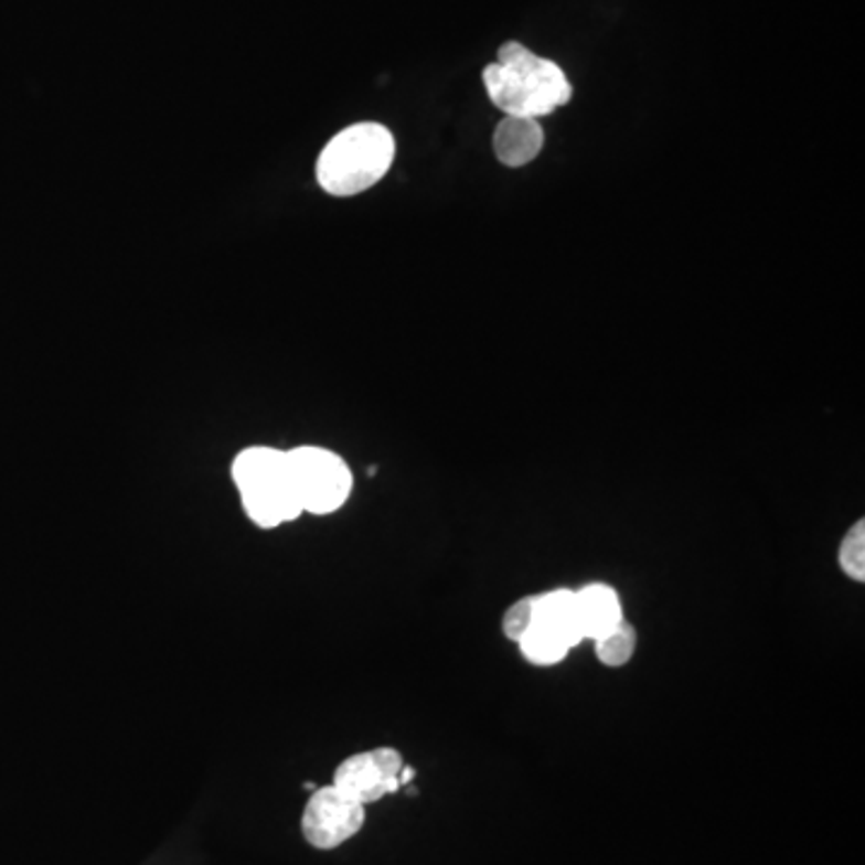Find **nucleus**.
I'll use <instances>...</instances> for the list:
<instances>
[{
    "label": "nucleus",
    "instance_id": "obj_10",
    "mask_svg": "<svg viewBox=\"0 0 865 865\" xmlns=\"http://www.w3.org/2000/svg\"><path fill=\"white\" fill-rule=\"evenodd\" d=\"M517 644L524 659L536 666H556L573 649L560 634L538 623H532V628L524 632V638Z\"/></svg>",
    "mask_w": 865,
    "mask_h": 865
},
{
    "label": "nucleus",
    "instance_id": "obj_6",
    "mask_svg": "<svg viewBox=\"0 0 865 865\" xmlns=\"http://www.w3.org/2000/svg\"><path fill=\"white\" fill-rule=\"evenodd\" d=\"M404 767V757L397 748L381 746L371 750H361L349 755L346 760L337 765L332 783L342 789L351 799L361 805H373L402 791L399 772Z\"/></svg>",
    "mask_w": 865,
    "mask_h": 865
},
{
    "label": "nucleus",
    "instance_id": "obj_8",
    "mask_svg": "<svg viewBox=\"0 0 865 865\" xmlns=\"http://www.w3.org/2000/svg\"><path fill=\"white\" fill-rule=\"evenodd\" d=\"M579 620H583L585 638L597 640L608 630H613L623 616V604H620L618 591L604 583H594L575 591Z\"/></svg>",
    "mask_w": 865,
    "mask_h": 865
},
{
    "label": "nucleus",
    "instance_id": "obj_9",
    "mask_svg": "<svg viewBox=\"0 0 865 865\" xmlns=\"http://www.w3.org/2000/svg\"><path fill=\"white\" fill-rule=\"evenodd\" d=\"M534 623L560 634L570 647L587 640L573 589H553L534 597Z\"/></svg>",
    "mask_w": 865,
    "mask_h": 865
},
{
    "label": "nucleus",
    "instance_id": "obj_7",
    "mask_svg": "<svg viewBox=\"0 0 865 865\" xmlns=\"http://www.w3.org/2000/svg\"><path fill=\"white\" fill-rule=\"evenodd\" d=\"M544 150V128L536 118L524 116H503L493 132V152L500 164L520 169Z\"/></svg>",
    "mask_w": 865,
    "mask_h": 865
},
{
    "label": "nucleus",
    "instance_id": "obj_3",
    "mask_svg": "<svg viewBox=\"0 0 865 865\" xmlns=\"http://www.w3.org/2000/svg\"><path fill=\"white\" fill-rule=\"evenodd\" d=\"M232 479L243 512L258 530H279L303 515L287 450L273 445L243 448L232 462Z\"/></svg>",
    "mask_w": 865,
    "mask_h": 865
},
{
    "label": "nucleus",
    "instance_id": "obj_2",
    "mask_svg": "<svg viewBox=\"0 0 865 865\" xmlns=\"http://www.w3.org/2000/svg\"><path fill=\"white\" fill-rule=\"evenodd\" d=\"M397 142L381 124H354L340 130L322 147L316 164L320 188L334 197L371 191L395 164Z\"/></svg>",
    "mask_w": 865,
    "mask_h": 865
},
{
    "label": "nucleus",
    "instance_id": "obj_1",
    "mask_svg": "<svg viewBox=\"0 0 865 865\" xmlns=\"http://www.w3.org/2000/svg\"><path fill=\"white\" fill-rule=\"evenodd\" d=\"M483 87L505 116L536 120L573 99V85L563 67L520 42H505L498 49L495 63L483 67Z\"/></svg>",
    "mask_w": 865,
    "mask_h": 865
},
{
    "label": "nucleus",
    "instance_id": "obj_5",
    "mask_svg": "<svg viewBox=\"0 0 865 865\" xmlns=\"http://www.w3.org/2000/svg\"><path fill=\"white\" fill-rule=\"evenodd\" d=\"M366 805L351 799L334 783L310 791L301 813V834L310 848L334 851L363 830Z\"/></svg>",
    "mask_w": 865,
    "mask_h": 865
},
{
    "label": "nucleus",
    "instance_id": "obj_4",
    "mask_svg": "<svg viewBox=\"0 0 865 865\" xmlns=\"http://www.w3.org/2000/svg\"><path fill=\"white\" fill-rule=\"evenodd\" d=\"M296 498L303 515H332L342 510L354 491V474L342 455L320 445H299L287 450Z\"/></svg>",
    "mask_w": 865,
    "mask_h": 865
},
{
    "label": "nucleus",
    "instance_id": "obj_13",
    "mask_svg": "<svg viewBox=\"0 0 865 865\" xmlns=\"http://www.w3.org/2000/svg\"><path fill=\"white\" fill-rule=\"evenodd\" d=\"M534 623V597H522L512 604L503 616V634L512 642H520L524 632Z\"/></svg>",
    "mask_w": 865,
    "mask_h": 865
},
{
    "label": "nucleus",
    "instance_id": "obj_11",
    "mask_svg": "<svg viewBox=\"0 0 865 865\" xmlns=\"http://www.w3.org/2000/svg\"><path fill=\"white\" fill-rule=\"evenodd\" d=\"M594 649H597V659L608 669H620L632 661L634 649H638V630L628 620H620V623L608 630L601 638L594 640Z\"/></svg>",
    "mask_w": 865,
    "mask_h": 865
},
{
    "label": "nucleus",
    "instance_id": "obj_12",
    "mask_svg": "<svg viewBox=\"0 0 865 865\" xmlns=\"http://www.w3.org/2000/svg\"><path fill=\"white\" fill-rule=\"evenodd\" d=\"M840 567L846 573V577L863 583L865 579V522L858 520L846 536L842 538L840 546Z\"/></svg>",
    "mask_w": 865,
    "mask_h": 865
}]
</instances>
